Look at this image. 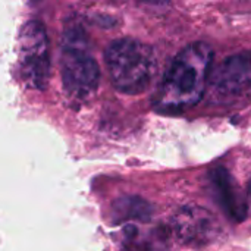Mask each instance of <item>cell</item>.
Instances as JSON below:
<instances>
[{"mask_svg":"<svg viewBox=\"0 0 251 251\" xmlns=\"http://www.w3.org/2000/svg\"><path fill=\"white\" fill-rule=\"evenodd\" d=\"M104 60L115 88L125 94L147 90L157 68L151 47L135 38L115 40L107 47Z\"/></svg>","mask_w":251,"mask_h":251,"instance_id":"obj_2","label":"cell"},{"mask_svg":"<svg viewBox=\"0 0 251 251\" xmlns=\"http://www.w3.org/2000/svg\"><path fill=\"white\" fill-rule=\"evenodd\" d=\"M212 60L213 49L204 41L184 47L157 87L154 109L160 113H181L194 107L203 99L212 78Z\"/></svg>","mask_w":251,"mask_h":251,"instance_id":"obj_1","label":"cell"},{"mask_svg":"<svg viewBox=\"0 0 251 251\" xmlns=\"http://www.w3.org/2000/svg\"><path fill=\"white\" fill-rule=\"evenodd\" d=\"M18 68L28 88L44 90L50 75L49 38L40 21H28L18 38Z\"/></svg>","mask_w":251,"mask_h":251,"instance_id":"obj_4","label":"cell"},{"mask_svg":"<svg viewBox=\"0 0 251 251\" xmlns=\"http://www.w3.org/2000/svg\"><path fill=\"white\" fill-rule=\"evenodd\" d=\"M213 216L199 207H182L174 216V228L179 238L187 243L206 241L213 229Z\"/></svg>","mask_w":251,"mask_h":251,"instance_id":"obj_6","label":"cell"},{"mask_svg":"<svg viewBox=\"0 0 251 251\" xmlns=\"http://www.w3.org/2000/svg\"><path fill=\"white\" fill-rule=\"evenodd\" d=\"M210 84L222 96L243 94L251 88V50L225 59L212 74Z\"/></svg>","mask_w":251,"mask_h":251,"instance_id":"obj_5","label":"cell"},{"mask_svg":"<svg viewBox=\"0 0 251 251\" xmlns=\"http://www.w3.org/2000/svg\"><path fill=\"white\" fill-rule=\"evenodd\" d=\"M60 76L68 96L85 100L96 93L100 69L85 34L79 28L65 31L60 43Z\"/></svg>","mask_w":251,"mask_h":251,"instance_id":"obj_3","label":"cell"},{"mask_svg":"<svg viewBox=\"0 0 251 251\" xmlns=\"http://www.w3.org/2000/svg\"><path fill=\"white\" fill-rule=\"evenodd\" d=\"M213 178H215L216 190L221 196V203L226 207L228 213L231 216H237V218L244 216V207L241 206L237 194L234 196V188L231 185V179H229L228 174L225 172V169L216 171L213 174Z\"/></svg>","mask_w":251,"mask_h":251,"instance_id":"obj_7","label":"cell"}]
</instances>
